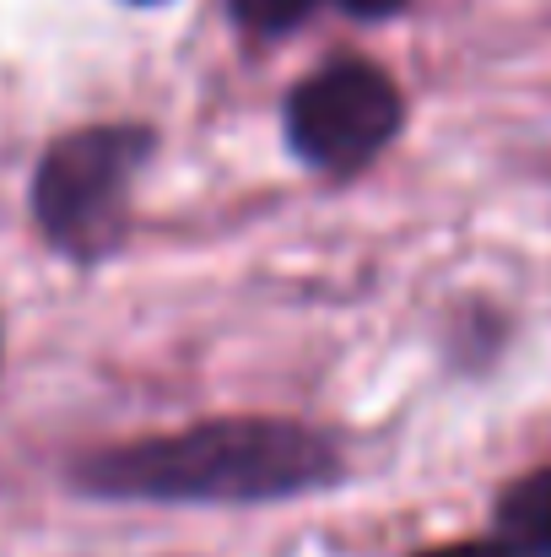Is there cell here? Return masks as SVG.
I'll list each match as a JSON object with an SVG mask.
<instances>
[{"label":"cell","mask_w":551,"mask_h":557,"mask_svg":"<svg viewBox=\"0 0 551 557\" xmlns=\"http://www.w3.org/2000/svg\"><path fill=\"white\" fill-rule=\"evenodd\" d=\"M141 5H147V0H141Z\"/></svg>","instance_id":"52a82bcc"},{"label":"cell","mask_w":551,"mask_h":557,"mask_svg":"<svg viewBox=\"0 0 551 557\" xmlns=\"http://www.w3.org/2000/svg\"><path fill=\"white\" fill-rule=\"evenodd\" d=\"M233 5V16L243 22V27H254V33H287V27H298V22H309L314 11H347V16H389V11H400L405 0H227Z\"/></svg>","instance_id":"5b68a950"},{"label":"cell","mask_w":551,"mask_h":557,"mask_svg":"<svg viewBox=\"0 0 551 557\" xmlns=\"http://www.w3.org/2000/svg\"><path fill=\"white\" fill-rule=\"evenodd\" d=\"M416 557H525L519 547H509L503 536H487V542H449V547H433V553Z\"/></svg>","instance_id":"8992f818"},{"label":"cell","mask_w":551,"mask_h":557,"mask_svg":"<svg viewBox=\"0 0 551 557\" xmlns=\"http://www.w3.org/2000/svg\"><path fill=\"white\" fill-rule=\"evenodd\" d=\"M341 471V455L325 433L271 417L205 422L174 438H147L103 449L76 466V482L103 498H152V504H271L314 493Z\"/></svg>","instance_id":"6da1fadb"},{"label":"cell","mask_w":551,"mask_h":557,"mask_svg":"<svg viewBox=\"0 0 551 557\" xmlns=\"http://www.w3.org/2000/svg\"><path fill=\"white\" fill-rule=\"evenodd\" d=\"M405 120L395 82L367 60H330L287 98V141L303 163L325 174H352L373 163Z\"/></svg>","instance_id":"3957f363"},{"label":"cell","mask_w":551,"mask_h":557,"mask_svg":"<svg viewBox=\"0 0 551 557\" xmlns=\"http://www.w3.org/2000/svg\"><path fill=\"white\" fill-rule=\"evenodd\" d=\"M152 158L141 125H87L60 136L33 174V216L71 260H98L125 233V200L136 169Z\"/></svg>","instance_id":"7a4b0ae2"},{"label":"cell","mask_w":551,"mask_h":557,"mask_svg":"<svg viewBox=\"0 0 551 557\" xmlns=\"http://www.w3.org/2000/svg\"><path fill=\"white\" fill-rule=\"evenodd\" d=\"M498 536L525 557H551V466L514 482L498 504Z\"/></svg>","instance_id":"277c9868"}]
</instances>
